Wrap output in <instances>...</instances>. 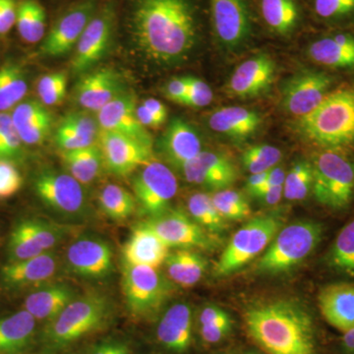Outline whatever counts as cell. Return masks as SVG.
Masks as SVG:
<instances>
[{
	"label": "cell",
	"mask_w": 354,
	"mask_h": 354,
	"mask_svg": "<svg viewBox=\"0 0 354 354\" xmlns=\"http://www.w3.org/2000/svg\"><path fill=\"white\" fill-rule=\"evenodd\" d=\"M127 21L135 48L158 65L186 59L199 39L195 0H128Z\"/></svg>",
	"instance_id": "cell-1"
},
{
	"label": "cell",
	"mask_w": 354,
	"mask_h": 354,
	"mask_svg": "<svg viewBox=\"0 0 354 354\" xmlns=\"http://www.w3.org/2000/svg\"><path fill=\"white\" fill-rule=\"evenodd\" d=\"M247 332L268 354H316V328L304 306L290 300L253 305L244 315Z\"/></svg>",
	"instance_id": "cell-2"
},
{
	"label": "cell",
	"mask_w": 354,
	"mask_h": 354,
	"mask_svg": "<svg viewBox=\"0 0 354 354\" xmlns=\"http://www.w3.org/2000/svg\"><path fill=\"white\" fill-rule=\"evenodd\" d=\"M297 131L327 150L354 146V87L337 88L313 111L298 118Z\"/></svg>",
	"instance_id": "cell-3"
},
{
	"label": "cell",
	"mask_w": 354,
	"mask_h": 354,
	"mask_svg": "<svg viewBox=\"0 0 354 354\" xmlns=\"http://www.w3.org/2000/svg\"><path fill=\"white\" fill-rule=\"evenodd\" d=\"M113 314L106 295L86 293L70 302L62 313L46 324L41 335L44 348L57 353L72 344L102 329Z\"/></svg>",
	"instance_id": "cell-4"
},
{
	"label": "cell",
	"mask_w": 354,
	"mask_h": 354,
	"mask_svg": "<svg viewBox=\"0 0 354 354\" xmlns=\"http://www.w3.org/2000/svg\"><path fill=\"white\" fill-rule=\"evenodd\" d=\"M322 235V225L317 221L291 223L279 230L256 268L265 274L290 271L311 255L320 243Z\"/></svg>",
	"instance_id": "cell-5"
},
{
	"label": "cell",
	"mask_w": 354,
	"mask_h": 354,
	"mask_svg": "<svg viewBox=\"0 0 354 354\" xmlns=\"http://www.w3.org/2000/svg\"><path fill=\"white\" fill-rule=\"evenodd\" d=\"M314 197L323 206L342 209L354 198V158L339 150L319 153L312 164Z\"/></svg>",
	"instance_id": "cell-6"
},
{
	"label": "cell",
	"mask_w": 354,
	"mask_h": 354,
	"mask_svg": "<svg viewBox=\"0 0 354 354\" xmlns=\"http://www.w3.org/2000/svg\"><path fill=\"white\" fill-rule=\"evenodd\" d=\"M281 221L274 216H256L239 228L215 266L216 277H227L260 255L274 239Z\"/></svg>",
	"instance_id": "cell-7"
},
{
	"label": "cell",
	"mask_w": 354,
	"mask_h": 354,
	"mask_svg": "<svg viewBox=\"0 0 354 354\" xmlns=\"http://www.w3.org/2000/svg\"><path fill=\"white\" fill-rule=\"evenodd\" d=\"M122 290L133 318L146 320L160 311L171 292V286L158 269L124 264Z\"/></svg>",
	"instance_id": "cell-8"
},
{
	"label": "cell",
	"mask_w": 354,
	"mask_h": 354,
	"mask_svg": "<svg viewBox=\"0 0 354 354\" xmlns=\"http://www.w3.org/2000/svg\"><path fill=\"white\" fill-rule=\"evenodd\" d=\"M82 185L71 174L55 169H44L34 179L39 199L51 211L68 218H81L87 212Z\"/></svg>",
	"instance_id": "cell-9"
},
{
	"label": "cell",
	"mask_w": 354,
	"mask_h": 354,
	"mask_svg": "<svg viewBox=\"0 0 354 354\" xmlns=\"http://www.w3.org/2000/svg\"><path fill=\"white\" fill-rule=\"evenodd\" d=\"M115 24V6L109 0L99 6L76 44L71 65L74 74L88 73L104 58L113 43Z\"/></svg>",
	"instance_id": "cell-10"
},
{
	"label": "cell",
	"mask_w": 354,
	"mask_h": 354,
	"mask_svg": "<svg viewBox=\"0 0 354 354\" xmlns=\"http://www.w3.org/2000/svg\"><path fill=\"white\" fill-rule=\"evenodd\" d=\"M178 184L174 172L160 162H151L142 167L133 180L135 201L147 218H153L169 211L176 196Z\"/></svg>",
	"instance_id": "cell-11"
},
{
	"label": "cell",
	"mask_w": 354,
	"mask_h": 354,
	"mask_svg": "<svg viewBox=\"0 0 354 354\" xmlns=\"http://www.w3.org/2000/svg\"><path fill=\"white\" fill-rule=\"evenodd\" d=\"M212 27L223 48H243L252 34V18L247 0H209Z\"/></svg>",
	"instance_id": "cell-12"
},
{
	"label": "cell",
	"mask_w": 354,
	"mask_h": 354,
	"mask_svg": "<svg viewBox=\"0 0 354 354\" xmlns=\"http://www.w3.org/2000/svg\"><path fill=\"white\" fill-rule=\"evenodd\" d=\"M99 6V0H80L66 9L44 37L41 55L60 57L73 50Z\"/></svg>",
	"instance_id": "cell-13"
},
{
	"label": "cell",
	"mask_w": 354,
	"mask_h": 354,
	"mask_svg": "<svg viewBox=\"0 0 354 354\" xmlns=\"http://www.w3.org/2000/svg\"><path fill=\"white\" fill-rule=\"evenodd\" d=\"M169 248L209 249L214 245L209 232L181 209L165 212L157 218L145 221Z\"/></svg>",
	"instance_id": "cell-14"
},
{
	"label": "cell",
	"mask_w": 354,
	"mask_h": 354,
	"mask_svg": "<svg viewBox=\"0 0 354 354\" xmlns=\"http://www.w3.org/2000/svg\"><path fill=\"white\" fill-rule=\"evenodd\" d=\"M100 133L104 165L114 176H129L153 162L152 147L118 133Z\"/></svg>",
	"instance_id": "cell-15"
},
{
	"label": "cell",
	"mask_w": 354,
	"mask_h": 354,
	"mask_svg": "<svg viewBox=\"0 0 354 354\" xmlns=\"http://www.w3.org/2000/svg\"><path fill=\"white\" fill-rule=\"evenodd\" d=\"M332 77L325 72L304 70L286 84L283 93V108L297 118L307 115L329 94Z\"/></svg>",
	"instance_id": "cell-16"
},
{
	"label": "cell",
	"mask_w": 354,
	"mask_h": 354,
	"mask_svg": "<svg viewBox=\"0 0 354 354\" xmlns=\"http://www.w3.org/2000/svg\"><path fill=\"white\" fill-rule=\"evenodd\" d=\"M70 271L81 278L102 279L113 269V253L108 242L95 236H82L66 250Z\"/></svg>",
	"instance_id": "cell-17"
},
{
	"label": "cell",
	"mask_w": 354,
	"mask_h": 354,
	"mask_svg": "<svg viewBox=\"0 0 354 354\" xmlns=\"http://www.w3.org/2000/svg\"><path fill=\"white\" fill-rule=\"evenodd\" d=\"M186 181L213 190H225L237 179L234 162L221 153L202 151L180 167Z\"/></svg>",
	"instance_id": "cell-18"
},
{
	"label": "cell",
	"mask_w": 354,
	"mask_h": 354,
	"mask_svg": "<svg viewBox=\"0 0 354 354\" xmlns=\"http://www.w3.org/2000/svg\"><path fill=\"white\" fill-rule=\"evenodd\" d=\"M136 109L132 95L121 94L97 111V124L104 131L125 135L152 147V136L140 122Z\"/></svg>",
	"instance_id": "cell-19"
},
{
	"label": "cell",
	"mask_w": 354,
	"mask_h": 354,
	"mask_svg": "<svg viewBox=\"0 0 354 354\" xmlns=\"http://www.w3.org/2000/svg\"><path fill=\"white\" fill-rule=\"evenodd\" d=\"M57 271V258L55 254L44 252L31 259L7 262L0 270L2 283L12 290L41 286Z\"/></svg>",
	"instance_id": "cell-20"
},
{
	"label": "cell",
	"mask_w": 354,
	"mask_h": 354,
	"mask_svg": "<svg viewBox=\"0 0 354 354\" xmlns=\"http://www.w3.org/2000/svg\"><path fill=\"white\" fill-rule=\"evenodd\" d=\"M158 344L171 354H186L193 342V313L187 304H174L165 312L157 327Z\"/></svg>",
	"instance_id": "cell-21"
},
{
	"label": "cell",
	"mask_w": 354,
	"mask_h": 354,
	"mask_svg": "<svg viewBox=\"0 0 354 354\" xmlns=\"http://www.w3.org/2000/svg\"><path fill=\"white\" fill-rule=\"evenodd\" d=\"M120 77L113 69L102 68L84 74L75 88L76 101L88 111H99L123 94Z\"/></svg>",
	"instance_id": "cell-22"
},
{
	"label": "cell",
	"mask_w": 354,
	"mask_h": 354,
	"mask_svg": "<svg viewBox=\"0 0 354 354\" xmlns=\"http://www.w3.org/2000/svg\"><path fill=\"white\" fill-rule=\"evenodd\" d=\"M276 65L269 55H259L242 62L230 77V92L239 97H257L271 87Z\"/></svg>",
	"instance_id": "cell-23"
},
{
	"label": "cell",
	"mask_w": 354,
	"mask_h": 354,
	"mask_svg": "<svg viewBox=\"0 0 354 354\" xmlns=\"http://www.w3.org/2000/svg\"><path fill=\"white\" fill-rule=\"evenodd\" d=\"M169 255V247L145 223L134 227L123 246L124 264L158 269Z\"/></svg>",
	"instance_id": "cell-24"
},
{
	"label": "cell",
	"mask_w": 354,
	"mask_h": 354,
	"mask_svg": "<svg viewBox=\"0 0 354 354\" xmlns=\"http://www.w3.org/2000/svg\"><path fill=\"white\" fill-rule=\"evenodd\" d=\"M319 309L328 324L344 333L354 327V283L325 286L318 295Z\"/></svg>",
	"instance_id": "cell-25"
},
{
	"label": "cell",
	"mask_w": 354,
	"mask_h": 354,
	"mask_svg": "<svg viewBox=\"0 0 354 354\" xmlns=\"http://www.w3.org/2000/svg\"><path fill=\"white\" fill-rule=\"evenodd\" d=\"M10 114L25 145H39L51 132L53 116L43 102L35 100L22 101Z\"/></svg>",
	"instance_id": "cell-26"
},
{
	"label": "cell",
	"mask_w": 354,
	"mask_h": 354,
	"mask_svg": "<svg viewBox=\"0 0 354 354\" xmlns=\"http://www.w3.org/2000/svg\"><path fill=\"white\" fill-rule=\"evenodd\" d=\"M160 145L169 162L178 169L202 152L201 140L196 130L181 118L171 121Z\"/></svg>",
	"instance_id": "cell-27"
},
{
	"label": "cell",
	"mask_w": 354,
	"mask_h": 354,
	"mask_svg": "<svg viewBox=\"0 0 354 354\" xmlns=\"http://www.w3.org/2000/svg\"><path fill=\"white\" fill-rule=\"evenodd\" d=\"M78 297L66 283H50L39 286L25 299V310L36 320H53L62 310Z\"/></svg>",
	"instance_id": "cell-28"
},
{
	"label": "cell",
	"mask_w": 354,
	"mask_h": 354,
	"mask_svg": "<svg viewBox=\"0 0 354 354\" xmlns=\"http://www.w3.org/2000/svg\"><path fill=\"white\" fill-rule=\"evenodd\" d=\"M308 55L324 66L354 70V35L337 32L317 39L310 44Z\"/></svg>",
	"instance_id": "cell-29"
},
{
	"label": "cell",
	"mask_w": 354,
	"mask_h": 354,
	"mask_svg": "<svg viewBox=\"0 0 354 354\" xmlns=\"http://www.w3.org/2000/svg\"><path fill=\"white\" fill-rule=\"evenodd\" d=\"M262 118L256 111L241 106H225L209 115V127L232 139H245L257 131Z\"/></svg>",
	"instance_id": "cell-30"
},
{
	"label": "cell",
	"mask_w": 354,
	"mask_h": 354,
	"mask_svg": "<svg viewBox=\"0 0 354 354\" xmlns=\"http://www.w3.org/2000/svg\"><path fill=\"white\" fill-rule=\"evenodd\" d=\"M36 321L25 309L0 318V354L26 351L34 339Z\"/></svg>",
	"instance_id": "cell-31"
},
{
	"label": "cell",
	"mask_w": 354,
	"mask_h": 354,
	"mask_svg": "<svg viewBox=\"0 0 354 354\" xmlns=\"http://www.w3.org/2000/svg\"><path fill=\"white\" fill-rule=\"evenodd\" d=\"M165 264L169 278L183 288L197 285L207 270L206 259L190 249H180L169 254Z\"/></svg>",
	"instance_id": "cell-32"
},
{
	"label": "cell",
	"mask_w": 354,
	"mask_h": 354,
	"mask_svg": "<svg viewBox=\"0 0 354 354\" xmlns=\"http://www.w3.org/2000/svg\"><path fill=\"white\" fill-rule=\"evenodd\" d=\"M260 10L267 27L279 36H288L299 24L297 0H261Z\"/></svg>",
	"instance_id": "cell-33"
},
{
	"label": "cell",
	"mask_w": 354,
	"mask_h": 354,
	"mask_svg": "<svg viewBox=\"0 0 354 354\" xmlns=\"http://www.w3.org/2000/svg\"><path fill=\"white\" fill-rule=\"evenodd\" d=\"M65 167L69 174L81 184L93 183L101 172L104 158L101 147L92 145L62 153Z\"/></svg>",
	"instance_id": "cell-34"
},
{
	"label": "cell",
	"mask_w": 354,
	"mask_h": 354,
	"mask_svg": "<svg viewBox=\"0 0 354 354\" xmlns=\"http://www.w3.org/2000/svg\"><path fill=\"white\" fill-rule=\"evenodd\" d=\"M16 27L21 39L28 44H37L46 36V12L37 0H23L18 4Z\"/></svg>",
	"instance_id": "cell-35"
},
{
	"label": "cell",
	"mask_w": 354,
	"mask_h": 354,
	"mask_svg": "<svg viewBox=\"0 0 354 354\" xmlns=\"http://www.w3.org/2000/svg\"><path fill=\"white\" fill-rule=\"evenodd\" d=\"M27 92V79L19 65H2L0 67V113H7L18 106Z\"/></svg>",
	"instance_id": "cell-36"
},
{
	"label": "cell",
	"mask_w": 354,
	"mask_h": 354,
	"mask_svg": "<svg viewBox=\"0 0 354 354\" xmlns=\"http://www.w3.org/2000/svg\"><path fill=\"white\" fill-rule=\"evenodd\" d=\"M99 204L102 213L113 221H125L136 211L135 198L116 184H108L99 194Z\"/></svg>",
	"instance_id": "cell-37"
},
{
	"label": "cell",
	"mask_w": 354,
	"mask_h": 354,
	"mask_svg": "<svg viewBox=\"0 0 354 354\" xmlns=\"http://www.w3.org/2000/svg\"><path fill=\"white\" fill-rule=\"evenodd\" d=\"M187 207L191 218L209 234H220L227 230V220L218 213L209 195L195 193L188 200Z\"/></svg>",
	"instance_id": "cell-38"
},
{
	"label": "cell",
	"mask_w": 354,
	"mask_h": 354,
	"mask_svg": "<svg viewBox=\"0 0 354 354\" xmlns=\"http://www.w3.org/2000/svg\"><path fill=\"white\" fill-rule=\"evenodd\" d=\"M330 265L354 277V218L342 228L330 249Z\"/></svg>",
	"instance_id": "cell-39"
},
{
	"label": "cell",
	"mask_w": 354,
	"mask_h": 354,
	"mask_svg": "<svg viewBox=\"0 0 354 354\" xmlns=\"http://www.w3.org/2000/svg\"><path fill=\"white\" fill-rule=\"evenodd\" d=\"M313 186V169L306 160H298L286 174L283 183V196L290 201L305 199Z\"/></svg>",
	"instance_id": "cell-40"
},
{
	"label": "cell",
	"mask_w": 354,
	"mask_h": 354,
	"mask_svg": "<svg viewBox=\"0 0 354 354\" xmlns=\"http://www.w3.org/2000/svg\"><path fill=\"white\" fill-rule=\"evenodd\" d=\"M43 253L44 251L34 241L23 221L16 223L9 235L8 245H7L8 262L31 259Z\"/></svg>",
	"instance_id": "cell-41"
},
{
	"label": "cell",
	"mask_w": 354,
	"mask_h": 354,
	"mask_svg": "<svg viewBox=\"0 0 354 354\" xmlns=\"http://www.w3.org/2000/svg\"><path fill=\"white\" fill-rule=\"evenodd\" d=\"M214 205L218 213L227 221H239L248 218L251 209L246 198L237 191H218L213 197Z\"/></svg>",
	"instance_id": "cell-42"
},
{
	"label": "cell",
	"mask_w": 354,
	"mask_h": 354,
	"mask_svg": "<svg viewBox=\"0 0 354 354\" xmlns=\"http://www.w3.org/2000/svg\"><path fill=\"white\" fill-rule=\"evenodd\" d=\"M283 158L279 149L270 145H256L247 149L242 155V162L251 174L270 171Z\"/></svg>",
	"instance_id": "cell-43"
},
{
	"label": "cell",
	"mask_w": 354,
	"mask_h": 354,
	"mask_svg": "<svg viewBox=\"0 0 354 354\" xmlns=\"http://www.w3.org/2000/svg\"><path fill=\"white\" fill-rule=\"evenodd\" d=\"M39 101L46 106H57L64 101L67 92V75L64 72L46 74L37 86Z\"/></svg>",
	"instance_id": "cell-44"
},
{
	"label": "cell",
	"mask_w": 354,
	"mask_h": 354,
	"mask_svg": "<svg viewBox=\"0 0 354 354\" xmlns=\"http://www.w3.org/2000/svg\"><path fill=\"white\" fill-rule=\"evenodd\" d=\"M314 11L321 20L342 23L354 19V0H314Z\"/></svg>",
	"instance_id": "cell-45"
},
{
	"label": "cell",
	"mask_w": 354,
	"mask_h": 354,
	"mask_svg": "<svg viewBox=\"0 0 354 354\" xmlns=\"http://www.w3.org/2000/svg\"><path fill=\"white\" fill-rule=\"evenodd\" d=\"M23 142L14 127L11 114L0 113V158L14 160L22 155Z\"/></svg>",
	"instance_id": "cell-46"
},
{
	"label": "cell",
	"mask_w": 354,
	"mask_h": 354,
	"mask_svg": "<svg viewBox=\"0 0 354 354\" xmlns=\"http://www.w3.org/2000/svg\"><path fill=\"white\" fill-rule=\"evenodd\" d=\"M25 227L29 230L34 241L44 251L51 250L57 245L62 239V230L53 223L41 220H23Z\"/></svg>",
	"instance_id": "cell-47"
},
{
	"label": "cell",
	"mask_w": 354,
	"mask_h": 354,
	"mask_svg": "<svg viewBox=\"0 0 354 354\" xmlns=\"http://www.w3.org/2000/svg\"><path fill=\"white\" fill-rule=\"evenodd\" d=\"M22 185V174L13 160L0 158V199L14 196Z\"/></svg>",
	"instance_id": "cell-48"
},
{
	"label": "cell",
	"mask_w": 354,
	"mask_h": 354,
	"mask_svg": "<svg viewBox=\"0 0 354 354\" xmlns=\"http://www.w3.org/2000/svg\"><path fill=\"white\" fill-rule=\"evenodd\" d=\"M60 124L74 130L83 138L94 142L99 136V124L97 121L84 113H72L64 116Z\"/></svg>",
	"instance_id": "cell-49"
},
{
	"label": "cell",
	"mask_w": 354,
	"mask_h": 354,
	"mask_svg": "<svg viewBox=\"0 0 354 354\" xmlns=\"http://www.w3.org/2000/svg\"><path fill=\"white\" fill-rule=\"evenodd\" d=\"M188 93L183 104L192 108H203L213 101L214 94L209 86L201 79L188 76Z\"/></svg>",
	"instance_id": "cell-50"
},
{
	"label": "cell",
	"mask_w": 354,
	"mask_h": 354,
	"mask_svg": "<svg viewBox=\"0 0 354 354\" xmlns=\"http://www.w3.org/2000/svg\"><path fill=\"white\" fill-rule=\"evenodd\" d=\"M234 328V321L209 324L200 326V335L203 342L209 344H216L227 339Z\"/></svg>",
	"instance_id": "cell-51"
},
{
	"label": "cell",
	"mask_w": 354,
	"mask_h": 354,
	"mask_svg": "<svg viewBox=\"0 0 354 354\" xmlns=\"http://www.w3.org/2000/svg\"><path fill=\"white\" fill-rule=\"evenodd\" d=\"M17 8L15 0H0V36H6L16 25Z\"/></svg>",
	"instance_id": "cell-52"
},
{
	"label": "cell",
	"mask_w": 354,
	"mask_h": 354,
	"mask_svg": "<svg viewBox=\"0 0 354 354\" xmlns=\"http://www.w3.org/2000/svg\"><path fill=\"white\" fill-rule=\"evenodd\" d=\"M188 76L174 78L165 86V95L171 101L183 104L188 93Z\"/></svg>",
	"instance_id": "cell-53"
},
{
	"label": "cell",
	"mask_w": 354,
	"mask_h": 354,
	"mask_svg": "<svg viewBox=\"0 0 354 354\" xmlns=\"http://www.w3.org/2000/svg\"><path fill=\"white\" fill-rule=\"evenodd\" d=\"M230 320H232V316L225 310L216 306V305H209V306L204 307L200 313L199 325H208V324Z\"/></svg>",
	"instance_id": "cell-54"
},
{
	"label": "cell",
	"mask_w": 354,
	"mask_h": 354,
	"mask_svg": "<svg viewBox=\"0 0 354 354\" xmlns=\"http://www.w3.org/2000/svg\"><path fill=\"white\" fill-rule=\"evenodd\" d=\"M90 354H130V351L124 342L109 339L93 346Z\"/></svg>",
	"instance_id": "cell-55"
},
{
	"label": "cell",
	"mask_w": 354,
	"mask_h": 354,
	"mask_svg": "<svg viewBox=\"0 0 354 354\" xmlns=\"http://www.w3.org/2000/svg\"><path fill=\"white\" fill-rule=\"evenodd\" d=\"M286 174L283 169L281 167H272L268 172L267 179L262 188H260L255 194L252 195V197L263 192V191L267 190L268 188L276 187V186H283L285 183Z\"/></svg>",
	"instance_id": "cell-56"
},
{
	"label": "cell",
	"mask_w": 354,
	"mask_h": 354,
	"mask_svg": "<svg viewBox=\"0 0 354 354\" xmlns=\"http://www.w3.org/2000/svg\"><path fill=\"white\" fill-rule=\"evenodd\" d=\"M136 113L140 122L145 127L158 128L165 123L164 121L157 118L155 114L151 113L148 109H146L143 104L137 106Z\"/></svg>",
	"instance_id": "cell-57"
},
{
	"label": "cell",
	"mask_w": 354,
	"mask_h": 354,
	"mask_svg": "<svg viewBox=\"0 0 354 354\" xmlns=\"http://www.w3.org/2000/svg\"><path fill=\"white\" fill-rule=\"evenodd\" d=\"M283 194V186H276V187L268 188L259 194L254 196L259 199L266 205H276L281 201Z\"/></svg>",
	"instance_id": "cell-58"
},
{
	"label": "cell",
	"mask_w": 354,
	"mask_h": 354,
	"mask_svg": "<svg viewBox=\"0 0 354 354\" xmlns=\"http://www.w3.org/2000/svg\"><path fill=\"white\" fill-rule=\"evenodd\" d=\"M142 104H143L146 109H148L151 113L155 114L160 120L165 122V120H167V109L165 108V104H162L158 100L147 99Z\"/></svg>",
	"instance_id": "cell-59"
},
{
	"label": "cell",
	"mask_w": 354,
	"mask_h": 354,
	"mask_svg": "<svg viewBox=\"0 0 354 354\" xmlns=\"http://www.w3.org/2000/svg\"><path fill=\"white\" fill-rule=\"evenodd\" d=\"M268 172L269 171L262 172V174H251V176L249 177L246 183V189L250 193L251 196L264 186Z\"/></svg>",
	"instance_id": "cell-60"
},
{
	"label": "cell",
	"mask_w": 354,
	"mask_h": 354,
	"mask_svg": "<svg viewBox=\"0 0 354 354\" xmlns=\"http://www.w3.org/2000/svg\"><path fill=\"white\" fill-rule=\"evenodd\" d=\"M342 349L344 354H354V327L344 332Z\"/></svg>",
	"instance_id": "cell-61"
},
{
	"label": "cell",
	"mask_w": 354,
	"mask_h": 354,
	"mask_svg": "<svg viewBox=\"0 0 354 354\" xmlns=\"http://www.w3.org/2000/svg\"><path fill=\"white\" fill-rule=\"evenodd\" d=\"M254 354H268V353H253Z\"/></svg>",
	"instance_id": "cell-62"
},
{
	"label": "cell",
	"mask_w": 354,
	"mask_h": 354,
	"mask_svg": "<svg viewBox=\"0 0 354 354\" xmlns=\"http://www.w3.org/2000/svg\"><path fill=\"white\" fill-rule=\"evenodd\" d=\"M246 354H254L253 353H246Z\"/></svg>",
	"instance_id": "cell-63"
},
{
	"label": "cell",
	"mask_w": 354,
	"mask_h": 354,
	"mask_svg": "<svg viewBox=\"0 0 354 354\" xmlns=\"http://www.w3.org/2000/svg\"><path fill=\"white\" fill-rule=\"evenodd\" d=\"M74 354H81V353H74Z\"/></svg>",
	"instance_id": "cell-64"
}]
</instances>
